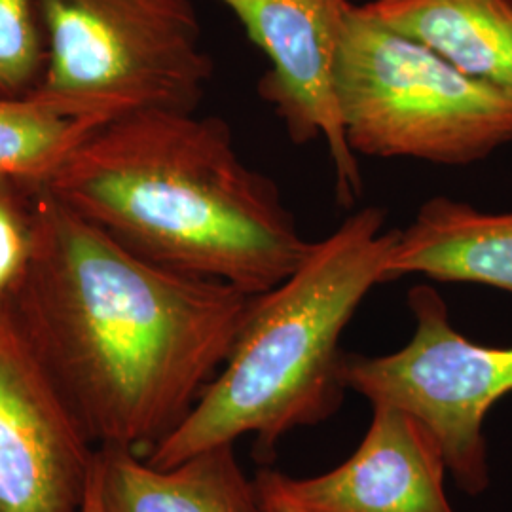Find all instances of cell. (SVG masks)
<instances>
[{"label":"cell","mask_w":512,"mask_h":512,"mask_svg":"<svg viewBox=\"0 0 512 512\" xmlns=\"http://www.w3.org/2000/svg\"><path fill=\"white\" fill-rule=\"evenodd\" d=\"M355 8L512 93V0H366Z\"/></svg>","instance_id":"obj_12"},{"label":"cell","mask_w":512,"mask_h":512,"mask_svg":"<svg viewBox=\"0 0 512 512\" xmlns=\"http://www.w3.org/2000/svg\"><path fill=\"white\" fill-rule=\"evenodd\" d=\"M255 482L256 486H258V492L262 495V503H264L266 512H302L298 511L289 501H285V499L277 494L275 490H272L268 484H264L262 480H258L256 476Z\"/></svg>","instance_id":"obj_16"},{"label":"cell","mask_w":512,"mask_h":512,"mask_svg":"<svg viewBox=\"0 0 512 512\" xmlns=\"http://www.w3.org/2000/svg\"><path fill=\"white\" fill-rule=\"evenodd\" d=\"M33 249L4 302L95 448L145 456L226 363L255 294L131 253L44 186Z\"/></svg>","instance_id":"obj_1"},{"label":"cell","mask_w":512,"mask_h":512,"mask_svg":"<svg viewBox=\"0 0 512 512\" xmlns=\"http://www.w3.org/2000/svg\"><path fill=\"white\" fill-rule=\"evenodd\" d=\"M33 249L29 188L0 177V308L16 289Z\"/></svg>","instance_id":"obj_15"},{"label":"cell","mask_w":512,"mask_h":512,"mask_svg":"<svg viewBox=\"0 0 512 512\" xmlns=\"http://www.w3.org/2000/svg\"><path fill=\"white\" fill-rule=\"evenodd\" d=\"M105 122L73 118L37 101L0 97V177L40 188Z\"/></svg>","instance_id":"obj_13"},{"label":"cell","mask_w":512,"mask_h":512,"mask_svg":"<svg viewBox=\"0 0 512 512\" xmlns=\"http://www.w3.org/2000/svg\"><path fill=\"white\" fill-rule=\"evenodd\" d=\"M414 334L387 355L346 353L348 389L372 406L401 408L439 444L448 473L471 497L490 488L484 421L512 393V346L469 340L450 321L448 306L431 285L408 293Z\"/></svg>","instance_id":"obj_6"},{"label":"cell","mask_w":512,"mask_h":512,"mask_svg":"<svg viewBox=\"0 0 512 512\" xmlns=\"http://www.w3.org/2000/svg\"><path fill=\"white\" fill-rule=\"evenodd\" d=\"M48 59L29 99L112 122L198 112L215 73L194 0H40Z\"/></svg>","instance_id":"obj_5"},{"label":"cell","mask_w":512,"mask_h":512,"mask_svg":"<svg viewBox=\"0 0 512 512\" xmlns=\"http://www.w3.org/2000/svg\"><path fill=\"white\" fill-rule=\"evenodd\" d=\"M44 188L131 253L247 294L283 283L313 245L219 116L147 110L105 122Z\"/></svg>","instance_id":"obj_2"},{"label":"cell","mask_w":512,"mask_h":512,"mask_svg":"<svg viewBox=\"0 0 512 512\" xmlns=\"http://www.w3.org/2000/svg\"><path fill=\"white\" fill-rule=\"evenodd\" d=\"M95 446L0 308V512H80Z\"/></svg>","instance_id":"obj_8"},{"label":"cell","mask_w":512,"mask_h":512,"mask_svg":"<svg viewBox=\"0 0 512 512\" xmlns=\"http://www.w3.org/2000/svg\"><path fill=\"white\" fill-rule=\"evenodd\" d=\"M359 448L336 469L294 478L260 469L256 478L302 512H456L446 490L439 444L395 406H372Z\"/></svg>","instance_id":"obj_9"},{"label":"cell","mask_w":512,"mask_h":512,"mask_svg":"<svg viewBox=\"0 0 512 512\" xmlns=\"http://www.w3.org/2000/svg\"><path fill=\"white\" fill-rule=\"evenodd\" d=\"M103 512H266L255 480L239 465L234 444L207 448L160 469L135 450H95Z\"/></svg>","instance_id":"obj_10"},{"label":"cell","mask_w":512,"mask_h":512,"mask_svg":"<svg viewBox=\"0 0 512 512\" xmlns=\"http://www.w3.org/2000/svg\"><path fill=\"white\" fill-rule=\"evenodd\" d=\"M385 272L387 281L423 275L512 294V211L486 213L446 196L431 198L399 230Z\"/></svg>","instance_id":"obj_11"},{"label":"cell","mask_w":512,"mask_h":512,"mask_svg":"<svg viewBox=\"0 0 512 512\" xmlns=\"http://www.w3.org/2000/svg\"><path fill=\"white\" fill-rule=\"evenodd\" d=\"M268 57L256 92L294 145H327L336 200L353 207L363 179L349 148L336 93V67L351 0H219Z\"/></svg>","instance_id":"obj_7"},{"label":"cell","mask_w":512,"mask_h":512,"mask_svg":"<svg viewBox=\"0 0 512 512\" xmlns=\"http://www.w3.org/2000/svg\"><path fill=\"white\" fill-rule=\"evenodd\" d=\"M385 219L378 205L355 211L313 241L293 275L253 296L226 363L186 420L143 456L148 465L167 469L247 435L258 454H270L287 433L340 410L342 334L366 294L387 283L399 234Z\"/></svg>","instance_id":"obj_3"},{"label":"cell","mask_w":512,"mask_h":512,"mask_svg":"<svg viewBox=\"0 0 512 512\" xmlns=\"http://www.w3.org/2000/svg\"><path fill=\"white\" fill-rule=\"evenodd\" d=\"M336 93L355 156L469 165L512 143V93L461 73L349 2Z\"/></svg>","instance_id":"obj_4"},{"label":"cell","mask_w":512,"mask_h":512,"mask_svg":"<svg viewBox=\"0 0 512 512\" xmlns=\"http://www.w3.org/2000/svg\"><path fill=\"white\" fill-rule=\"evenodd\" d=\"M80 512H103V505H101V492H99V475H97L95 459H93L92 475H90L88 490H86V497H84L82 511Z\"/></svg>","instance_id":"obj_17"},{"label":"cell","mask_w":512,"mask_h":512,"mask_svg":"<svg viewBox=\"0 0 512 512\" xmlns=\"http://www.w3.org/2000/svg\"><path fill=\"white\" fill-rule=\"evenodd\" d=\"M46 59L40 0H0V97H31L42 80Z\"/></svg>","instance_id":"obj_14"}]
</instances>
